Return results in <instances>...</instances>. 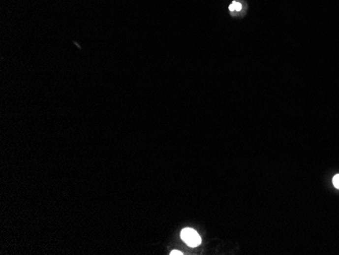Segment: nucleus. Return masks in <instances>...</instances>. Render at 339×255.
<instances>
[{"mask_svg":"<svg viewBox=\"0 0 339 255\" xmlns=\"http://www.w3.org/2000/svg\"><path fill=\"white\" fill-rule=\"evenodd\" d=\"M182 240L190 247H197L201 244V237L199 234L191 228H185L181 231Z\"/></svg>","mask_w":339,"mask_h":255,"instance_id":"nucleus-1","label":"nucleus"},{"mask_svg":"<svg viewBox=\"0 0 339 255\" xmlns=\"http://www.w3.org/2000/svg\"><path fill=\"white\" fill-rule=\"evenodd\" d=\"M230 9L233 11V10H237V11H240L242 9V4L240 2H237V1H234L231 5H230Z\"/></svg>","mask_w":339,"mask_h":255,"instance_id":"nucleus-2","label":"nucleus"},{"mask_svg":"<svg viewBox=\"0 0 339 255\" xmlns=\"http://www.w3.org/2000/svg\"><path fill=\"white\" fill-rule=\"evenodd\" d=\"M332 183H333V185H334V187H335V188L339 189V174L335 175V176L333 177V179H332Z\"/></svg>","mask_w":339,"mask_h":255,"instance_id":"nucleus-3","label":"nucleus"},{"mask_svg":"<svg viewBox=\"0 0 339 255\" xmlns=\"http://www.w3.org/2000/svg\"><path fill=\"white\" fill-rule=\"evenodd\" d=\"M170 254H171V255H176V254H177V255H182L183 253H182L181 251H178V250H173Z\"/></svg>","mask_w":339,"mask_h":255,"instance_id":"nucleus-4","label":"nucleus"}]
</instances>
